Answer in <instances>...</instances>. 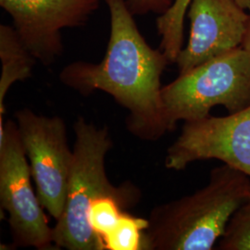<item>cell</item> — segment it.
Returning <instances> with one entry per match:
<instances>
[{"label":"cell","instance_id":"cell-1","mask_svg":"<svg viewBox=\"0 0 250 250\" xmlns=\"http://www.w3.org/2000/svg\"><path fill=\"white\" fill-rule=\"evenodd\" d=\"M110 14V36L100 62H75L60 73L63 84L89 96L100 90L129 111L128 130L155 141L170 132L161 97V76L170 62L161 49L147 44L126 0H103Z\"/></svg>","mask_w":250,"mask_h":250},{"label":"cell","instance_id":"cell-2","mask_svg":"<svg viewBox=\"0 0 250 250\" xmlns=\"http://www.w3.org/2000/svg\"><path fill=\"white\" fill-rule=\"evenodd\" d=\"M250 198V177L224 164L195 193L155 207L145 250H211L232 215Z\"/></svg>","mask_w":250,"mask_h":250},{"label":"cell","instance_id":"cell-3","mask_svg":"<svg viewBox=\"0 0 250 250\" xmlns=\"http://www.w3.org/2000/svg\"><path fill=\"white\" fill-rule=\"evenodd\" d=\"M73 129L68 193L62 214L53 227L54 245L68 250H105L88 222L92 206L102 197L125 195L137 188L130 182L114 187L107 178L105 159L113 146L107 127L99 128L78 117Z\"/></svg>","mask_w":250,"mask_h":250},{"label":"cell","instance_id":"cell-4","mask_svg":"<svg viewBox=\"0 0 250 250\" xmlns=\"http://www.w3.org/2000/svg\"><path fill=\"white\" fill-rule=\"evenodd\" d=\"M169 130L223 106L229 113L250 107V58L241 46L198 65L161 89Z\"/></svg>","mask_w":250,"mask_h":250},{"label":"cell","instance_id":"cell-5","mask_svg":"<svg viewBox=\"0 0 250 250\" xmlns=\"http://www.w3.org/2000/svg\"><path fill=\"white\" fill-rule=\"evenodd\" d=\"M26 158L17 124L9 120L0 138V204L9 214L12 246L52 250L53 228L34 192Z\"/></svg>","mask_w":250,"mask_h":250},{"label":"cell","instance_id":"cell-6","mask_svg":"<svg viewBox=\"0 0 250 250\" xmlns=\"http://www.w3.org/2000/svg\"><path fill=\"white\" fill-rule=\"evenodd\" d=\"M15 119L37 197L57 221L64 210L73 159L65 123L60 117L38 115L27 107L17 111Z\"/></svg>","mask_w":250,"mask_h":250},{"label":"cell","instance_id":"cell-7","mask_svg":"<svg viewBox=\"0 0 250 250\" xmlns=\"http://www.w3.org/2000/svg\"><path fill=\"white\" fill-rule=\"evenodd\" d=\"M218 160L250 177V107L224 117L185 122L167 150L165 167L185 170L194 161Z\"/></svg>","mask_w":250,"mask_h":250},{"label":"cell","instance_id":"cell-8","mask_svg":"<svg viewBox=\"0 0 250 250\" xmlns=\"http://www.w3.org/2000/svg\"><path fill=\"white\" fill-rule=\"evenodd\" d=\"M103 0H0L23 44L45 66L63 53L61 30L84 25Z\"/></svg>","mask_w":250,"mask_h":250},{"label":"cell","instance_id":"cell-9","mask_svg":"<svg viewBox=\"0 0 250 250\" xmlns=\"http://www.w3.org/2000/svg\"><path fill=\"white\" fill-rule=\"evenodd\" d=\"M245 10L234 0H191L189 40L175 62L179 73L241 46L250 20Z\"/></svg>","mask_w":250,"mask_h":250},{"label":"cell","instance_id":"cell-10","mask_svg":"<svg viewBox=\"0 0 250 250\" xmlns=\"http://www.w3.org/2000/svg\"><path fill=\"white\" fill-rule=\"evenodd\" d=\"M0 59L2 73L0 78V134H3L6 113L5 99L9 88L19 81L32 76L36 59L23 44L14 27L0 25Z\"/></svg>","mask_w":250,"mask_h":250},{"label":"cell","instance_id":"cell-11","mask_svg":"<svg viewBox=\"0 0 250 250\" xmlns=\"http://www.w3.org/2000/svg\"><path fill=\"white\" fill-rule=\"evenodd\" d=\"M147 227L148 219L125 212L104 239L105 250H145V237Z\"/></svg>","mask_w":250,"mask_h":250},{"label":"cell","instance_id":"cell-12","mask_svg":"<svg viewBox=\"0 0 250 250\" xmlns=\"http://www.w3.org/2000/svg\"><path fill=\"white\" fill-rule=\"evenodd\" d=\"M217 249L250 250V198L232 215Z\"/></svg>","mask_w":250,"mask_h":250},{"label":"cell","instance_id":"cell-13","mask_svg":"<svg viewBox=\"0 0 250 250\" xmlns=\"http://www.w3.org/2000/svg\"><path fill=\"white\" fill-rule=\"evenodd\" d=\"M126 4L134 16L150 12L163 15L171 7L173 0H126Z\"/></svg>","mask_w":250,"mask_h":250},{"label":"cell","instance_id":"cell-14","mask_svg":"<svg viewBox=\"0 0 250 250\" xmlns=\"http://www.w3.org/2000/svg\"><path fill=\"white\" fill-rule=\"evenodd\" d=\"M241 47L248 53L250 58V15L247 31H246V34H245L243 42H242Z\"/></svg>","mask_w":250,"mask_h":250},{"label":"cell","instance_id":"cell-15","mask_svg":"<svg viewBox=\"0 0 250 250\" xmlns=\"http://www.w3.org/2000/svg\"><path fill=\"white\" fill-rule=\"evenodd\" d=\"M242 9H250V0H234Z\"/></svg>","mask_w":250,"mask_h":250}]
</instances>
